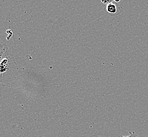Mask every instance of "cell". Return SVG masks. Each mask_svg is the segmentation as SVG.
<instances>
[{
  "mask_svg": "<svg viewBox=\"0 0 148 137\" xmlns=\"http://www.w3.org/2000/svg\"><path fill=\"white\" fill-rule=\"evenodd\" d=\"M129 134H130L129 136H122L121 135V137H137V135L136 134V133H135L134 131H133V132H130V131H129Z\"/></svg>",
  "mask_w": 148,
  "mask_h": 137,
  "instance_id": "cell-3",
  "label": "cell"
},
{
  "mask_svg": "<svg viewBox=\"0 0 148 137\" xmlns=\"http://www.w3.org/2000/svg\"><path fill=\"white\" fill-rule=\"evenodd\" d=\"M106 10L107 12L111 14H116L117 12V6L114 2L110 3L107 5Z\"/></svg>",
  "mask_w": 148,
  "mask_h": 137,
  "instance_id": "cell-2",
  "label": "cell"
},
{
  "mask_svg": "<svg viewBox=\"0 0 148 137\" xmlns=\"http://www.w3.org/2000/svg\"><path fill=\"white\" fill-rule=\"evenodd\" d=\"M101 2L103 3L104 4L108 5V4H109L110 3L114 2V1L113 0H111V1H101Z\"/></svg>",
  "mask_w": 148,
  "mask_h": 137,
  "instance_id": "cell-4",
  "label": "cell"
},
{
  "mask_svg": "<svg viewBox=\"0 0 148 137\" xmlns=\"http://www.w3.org/2000/svg\"><path fill=\"white\" fill-rule=\"evenodd\" d=\"M9 57V48L7 45L0 43V63Z\"/></svg>",
  "mask_w": 148,
  "mask_h": 137,
  "instance_id": "cell-1",
  "label": "cell"
}]
</instances>
